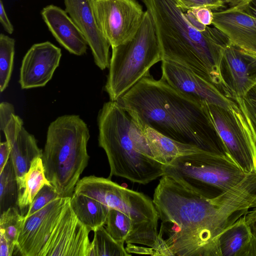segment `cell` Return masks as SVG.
<instances>
[{
    "label": "cell",
    "mask_w": 256,
    "mask_h": 256,
    "mask_svg": "<svg viewBox=\"0 0 256 256\" xmlns=\"http://www.w3.org/2000/svg\"><path fill=\"white\" fill-rule=\"evenodd\" d=\"M152 201L162 221L152 256H220V234L256 208V172L213 198L164 176Z\"/></svg>",
    "instance_id": "obj_1"
},
{
    "label": "cell",
    "mask_w": 256,
    "mask_h": 256,
    "mask_svg": "<svg viewBox=\"0 0 256 256\" xmlns=\"http://www.w3.org/2000/svg\"><path fill=\"white\" fill-rule=\"evenodd\" d=\"M116 102L142 128L149 126L180 142L229 156L206 103L188 98L162 78L144 77Z\"/></svg>",
    "instance_id": "obj_2"
},
{
    "label": "cell",
    "mask_w": 256,
    "mask_h": 256,
    "mask_svg": "<svg viewBox=\"0 0 256 256\" xmlns=\"http://www.w3.org/2000/svg\"><path fill=\"white\" fill-rule=\"evenodd\" d=\"M142 2L154 26L162 61L190 70L224 92L220 64L230 44L228 38L216 28L200 24L190 10L184 12L178 0Z\"/></svg>",
    "instance_id": "obj_3"
},
{
    "label": "cell",
    "mask_w": 256,
    "mask_h": 256,
    "mask_svg": "<svg viewBox=\"0 0 256 256\" xmlns=\"http://www.w3.org/2000/svg\"><path fill=\"white\" fill-rule=\"evenodd\" d=\"M98 144L104 150L113 176L146 184L164 175L143 130L116 101L105 102L98 116Z\"/></svg>",
    "instance_id": "obj_4"
},
{
    "label": "cell",
    "mask_w": 256,
    "mask_h": 256,
    "mask_svg": "<svg viewBox=\"0 0 256 256\" xmlns=\"http://www.w3.org/2000/svg\"><path fill=\"white\" fill-rule=\"evenodd\" d=\"M90 137L87 124L78 115L59 116L48 127L42 158L46 176L60 196H72L88 164Z\"/></svg>",
    "instance_id": "obj_5"
},
{
    "label": "cell",
    "mask_w": 256,
    "mask_h": 256,
    "mask_svg": "<svg viewBox=\"0 0 256 256\" xmlns=\"http://www.w3.org/2000/svg\"><path fill=\"white\" fill-rule=\"evenodd\" d=\"M104 90L117 101L162 61V52L152 18L144 12L141 25L129 41L112 47Z\"/></svg>",
    "instance_id": "obj_6"
},
{
    "label": "cell",
    "mask_w": 256,
    "mask_h": 256,
    "mask_svg": "<svg viewBox=\"0 0 256 256\" xmlns=\"http://www.w3.org/2000/svg\"><path fill=\"white\" fill-rule=\"evenodd\" d=\"M164 176L206 198L232 188L249 174L230 156L206 151L178 157L164 166Z\"/></svg>",
    "instance_id": "obj_7"
},
{
    "label": "cell",
    "mask_w": 256,
    "mask_h": 256,
    "mask_svg": "<svg viewBox=\"0 0 256 256\" xmlns=\"http://www.w3.org/2000/svg\"><path fill=\"white\" fill-rule=\"evenodd\" d=\"M74 193L89 196L124 212L134 224L138 244L152 248L155 246L160 219L152 200L144 194L120 186L109 178L94 175L80 179Z\"/></svg>",
    "instance_id": "obj_8"
},
{
    "label": "cell",
    "mask_w": 256,
    "mask_h": 256,
    "mask_svg": "<svg viewBox=\"0 0 256 256\" xmlns=\"http://www.w3.org/2000/svg\"><path fill=\"white\" fill-rule=\"evenodd\" d=\"M212 122L229 156L246 174L256 172V148L238 104L225 108L206 103Z\"/></svg>",
    "instance_id": "obj_9"
},
{
    "label": "cell",
    "mask_w": 256,
    "mask_h": 256,
    "mask_svg": "<svg viewBox=\"0 0 256 256\" xmlns=\"http://www.w3.org/2000/svg\"><path fill=\"white\" fill-rule=\"evenodd\" d=\"M92 6L102 31L112 48L134 38L145 12L136 0H92Z\"/></svg>",
    "instance_id": "obj_10"
},
{
    "label": "cell",
    "mask_w": 256,
    "mask_h": 256,
    "mask_svg": "<svg viewBox=\"0 0 256 256\" xmlns=\"http://www.w3.org/2000/svg\"><path fill=\"white\" fill-rule=\"evenodd\" d=\"M90 232L73 212L70 200L38 256H90Z\"/></svg>",
    "instance_id": "obj_11"
},
{
    "label": "cell",
    "mask_w": 256,
    "mask_h": 256,
    "mask_svg": "<svg viewBox=\"0 0 256 256\" xmlns=\"http://www.w3.org/2000/svg\"><path fill=\"white\" fill-rule=\"evenodd\" d=\"M162 78L176 90L200 104L207 103L225 108L236 104L218 86L190 70L178 64L162 61Z\"/></svg>",
    "instance_id": "obj_12"
},
{
    "label": "cell",
    "mask_w": 256,
    "mask_h": 256,
    "mask_svg": "<svg viewBox=\"0 0 256 256\" xmlns=\"http://www.w3.org/2000/svg\"><path fill=\"white\" fill-rule=\"evenodd\" d=\"M70 198L58 196L24 220L16 244L21 256H38Z\"/></svg>",
    "instance_id": "obj_13"
},
{
    "label": "cell",
    "mask_w": 256,
    "mask_h": 256,
    "mask_svg": "<svg viewBox=\"0 0 256 256\" xmlns=\"http://www.w3.org/2000/svg\"><path fill=\"white\" fill-rule=\"evenodd\" d=\"M220 72L226 96L235 102L256 84V58L230 44L224 50Z\"/></svg>",
    "instance_id": "obj_14"
},
{
    "label": "cell",
    "mask_w": 256,
    "mask_h": 256,
    "mask_svg": "<svg viewBox=\"0 0 256 256\" xmlns=\"http://www.w3.org/2000/svg\"><path fill=\"white\" fill-rule=\"evenodd\" d=\"M65 10L78 26L90 48L96 64L104 70L110 66V47L96 16L92 0H64Z\"/></svg>",
    "instance_id": "obj_15"
},
{
    "label": "cell",
    "mask_w": 256,
    "mask_h": 256,
    "mask_svg": "<svg viewBox=\"0 0 256 256\" xmlns=\"http://www.w3.org/2000/svg\"><path fill=\"white\" fill-rule=\"evenodd\" d=\"M61 56L60 48L50 42L33 44L22 60L19 78L21 88L45 86L59 66Z\"/></svg>",
    "instance_id": "obj_16"
},
{
    "label": "cell",
    "mask_w": 256,
    "mask_h": 256,
    "mask_svg": "<svg viewBox=\"0 0 256 256\" xmlns=\"http://www.w3.org/2000/svg\"><path fill=\"white\" fill-rule=\"evenodd\" d=\"M212 25L225 34L232 44L256 52V18L240 8L214 11Z\"/></svg>",
    "instance_id": "obj_17"
},
{
    "label": "cell",
    "mask_w": 256,
    "mask_h": 256,
    "mask_svg": "<svg viewBox=\"0 0 256 256\" xmlns=\"http://www.w3.org/2000/svg\"><path fill=\"white\" fill-rule=\"evenodd\" d=\"M23 125L22 118L14 114L2 130L10 148L17 183L28 172L34 159L42 156L35 138Z\"/></svg>",
    "instance_id": "obj_18"
},
{
    "label": "cell",
    "mask_w": 256,
    "mask_h": 256,
    "mask_svg": "<svg viewBox=\"0 0 256 256\" xmlns=\"http://www.w3.org/2000/svg\"><path fill=\"white\" fill-rule=\"evenodd\" d=\"M42 18L56 41L70 54L82 56L88 42L82 34L65 10L50 4L41 11Z\"/></svg>",
    "instance_id": "obj_19"
},
{
    "label": "cell",
    "mask_w": 256,
    "mask_h": 256,
    "mask_svg": "<svg viewBox=\"0 0 256 256\" xmlns=\"http://www.w3.org/2000/svg\"><path fill=\"white\" fill-rule=\"evenodd\" d=\"M142 130L154 159L164 166L178 157L204 151L167 137L149 126Z\"/></svg>",
    "instance_id": "obj_20"
},
{
    "label": "cell",
    "mask_w": 256,
    "mask_h": 256,
    "mask_svg": "<svg viewBox=\"0 0 256 256\" xmlns=\"http://www.w3.org/2000/svg\"><path fill=\"white\" fill-rule=\"evenodd\" d=\"M70 206L79 220L90 231L106 224L110 208L89 196L73 193Z\"/></svg>",
    "instance_id": "obj_21"
},
{
    "label": "cell",
    "mask_w": 256,
    "mask_h": 256,
    "mask_svg": "<svg viewBox=\"0 0 256 256\" xmlns=\"http://www.w3.org/2000/svg\"><path fill=\"white\" fill-rule=\"evenodd\" d=\"M252 238L250 228L243 216L220 234L218 240L220 256H245Z\"/></svg>",
    "instance_id": "obj_22"
},
{
    "label": "cell",
    "mask_w": 256,
    "mask_h": 256,
    "mask_svg": "<svg viewBox=\"0 0 256 256\" xmlns=\"http://www.w3.org/2000/svg\"><path fill=\"white\" fill-rule=\"evenodd\" d=\"M17 185L16 205L21 210L31 204L36 195L45 185L52 186L46 176L42 158L34 159L28 170Z\"/></svg>",
    "instance_id": "obj_23"
},
{
    "label": "cell",
    "mask_w": 256,
    "mask_h": 256,
    "mask_svg": "<svg viewBox=\"0 0 256 256\" xmlns=\"http://www.w3.org/2000/svg\"><path fill=\"white\" fill-rule=\"evenodd\" d=\"M106 228L118 242L138 244L134 224L131 218L124 212L110 208L107 216Z\"/></svg>",
    "instance_id": "obj_24"
},
{
    "label": "cell",
    "mask_w": 256,
    "mask_h": 256,
    "mask_svg": "<svg viewBox=\"0 0 256 256\" xmlns=\"http://www.w3.org/2000/svg\"><path fill=\"white\" fill-rule=\"evenodd\" d=\"M90 256H130L124 245L116 240L104 226L94 230Z\"/></svg>",
    "instance_id": "obj_25"
},
{
    "label": "cell",
    "mask_w": 256,
    "mask_h": 256,
    "mask_svg": "<svg viewBox=\"0 0 256 256\" xmlns=\"http://www.w3.org/2000/svg\"><path fill=\"white\" fill-rule=\"evenodd\" d=\"M18 185L16 174L10 158L0 173V213L10 207L16 205Z\"/></svg>",
    "instance_id": "obj_26"
},
{
    "label": "cell",
    "mask_w": 256,
    "mask_h": 256,
    "mask_svg": "<svg viewBox=\"0 0 256 256\" xmlns=\"http://www.w3.org/2000/svg\"><path fill=\"white\" fill-rule=\"evenodd\" d=\"M15 52V40L0 34V92L8 87L11 78Z\"/></svg>",
    "instance_id": "obj_27"
},
{
    "label": "cell",
    "mask_w": 256,
    "mask_h": 256,
    "mask_svg": "<svg viewBox=\"0 0 256 256\" xmlns=\"http://www.w3.org/2000/svg\"><path fill=\"white\" fill-rule=\"evenodd\" d=\"M24 222V216L20 214L16 206L10 207L0 214V232L16 247Z\"/></svg>",
    "instance_id": "obj_28"
},
{
    "label": "cell",
    "mask_w": 256,
    "mask_h": 256,
    "mask_svg": "<svg viewBox=\"0 0 256 256\" xmlns=\"http://www.w3.org/2000/svg\"><path fill=\"white\" fill-rule=\"evenodd\" d=\"M236 102L242 112L252 132L256 148V84Z\"/></svg>",
    "instance_id": "obj_29"
},
{
    "label": "cell",
    "mask_w": 256,
    "mask_h": 256,
    "mask_svg": "<svg viewBox=\"0 0 256 256\" xmlns=\"http://www.w3.org/2000/svg\"><path fill=\"white\" fill-rule=\"evenodd\" d=\"M60 196L52 186L45 185L38 193L32 202L28 206L24 220L40 210L54 198Z\"/></svg>",
    "instance_id": "obj_30"
},
{
    "label": "cell",
    "mask_w": 256,
    "mask_h": 256,
    "mask_svg": "<svg viewBox=\"0 0 256 256\" xmlns=\"http://www.w3.org/2000/svg\"><path fill=\"white\" fill-rule=\"evenodd\" d=\"M181 9L186 10L198 7H206L212 11L218 10L226 8V5L217 0H178Z\"/></svg>",
    "instance_id": "obj_31"
},
{
    "label": "cell",
    "mask_w": 256,
    "mask_h": 256,
    "mask_svg": "<svg viewBox=\"0 0 256 256\" xmlns=\"http://www.w3.org/2000/svg\"><path fill=\"white\" fill-rule=\"evenodd\" d=\"M196 20L200 24L209 26L212 24L213 12L206 7H198L190 10Z\"/></svg>",
    "instance_id": "obj_32"
},
{
    "label": "cell",
    "mask_w": 256,
    "mask_h": 256,
    "mask_svg": "<svg viewBox=\"0 0 256 256\" xmlns=\"http://www.w3.org/2000/svg\"><path fill=\"white\" fill-rule=\"evenodd\" d=\"M15 114L14 106L8 102H2L0 104V129L4 130L6 124Z\"/></svg>",
    "instance_id": "obj_33"
},
{
    "label": "cell",
    "mask_w": 256,
    "mask_h": 256,
    "mask_svg": "<svg viewBox=\"0 0 256 256\" xmlns=\"http://www.w3.org/2000/svg\"><path fill=\"white\" fill-rule=\"evenodd\" d=\"M16 246L0 232V256H12Z\"/></svg>",
    "instance_id": "obj_34"
},
{
    "label": "cell",
    "mask_w": 256,
    "mask_h": 256,
    "mask_svg": "<svg viewBox=\"0 0 256 256\" xmlns=\"http://www.w3.org/2000/svg\"><path fill=\"white\" fill-rule=\"evenodd\" d=\"M0 22L7 33L10 34L13 33L14 26L8 17L2 0H0Z\"/></svg>",
    "instance_id": "obj_35"
},
{
    "label": "cell",
    "mask_w": 256,
    "mask_h": 256,
    "mask_svg": "<svg viewBox=\"0 0 256 256\" xmlns=\"http://www.w3.org/2000/svg\"><path fill=\"white\" fill-rule=\"evenodd\" d=\"M10 158V150L6 141L0 144V173L2 171Z\"/></svg>",
    "instance_id": "obj_36"
},
{
    "label": "cell",
    "mask_w": 256,
    "mask_h": 256,
    "mask_svg": "<svg viewBox=\"0 0 256 256\" xmlns=\"http://www.w3.org/2000/svg\"><path fill=\"white\" fill-rule=\"evenodd\" d=\"M244 218L250 228L252 236L256 238V208L248 211Z\"/></svg>",
    "instance_id": "obj_37"
},
{
    "label": "cell",
    "mask_w": 256,
    "mask_h": 256,
    "mask_svg": "<svg viewBox=\"0 0 256 256\" xmlns=\"http://www.w3.org/2000/svg\"><path fill=\"white\" fill-rule=\"evenodd\" d=\"M238 7L256 18V0H246Z\"/></svg>",
    "instance_id": "obj_38"
},
{
    "label": "cell",
    "mask_w": 256,
    "mask_h": 256,
    "mask_svg": "<svg viewBox=\"0 0 256 256\" xmlns=\"http://www.w3.org/2000/svg\"><path fill=\"white\" fill-rule=\"evenodd\" d=\"M225 5L228 4V8L238 6L242 4L246 0H220Z\"/></svg>",
    "instance_id": "obj_39"
},
{
    "label": "cell",
    "mask_w": 256,
    "mask_h": 256,
    "mask_svg": "<svg viewBox=\"0 0 256 256\" xmlns=\"http://www.w3.org/2000/svg\"><path fill=\"white\" fill-rule=\"evenodd\" d=\"M245 52L256 58V52L250 51L245 50H242Z\"/></svg>",
    "instance_id": "obj_40"
},
{
    "label": "cell",
    "mask_w": 256,
    "mask_h": 256,
    "mask_svg": "<svg viewBox=\"0 0 256 256\" xmlns=\"http://www.w3.org/2000/svg\"><path fill=\"white\" fill-rule=\"evenodd\" d=\"M218 0V1L222 2V1H220V0Z\"/></svg>",
    "instance_id": "obj_41"
}]
</instances>
